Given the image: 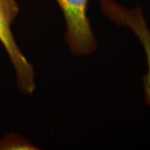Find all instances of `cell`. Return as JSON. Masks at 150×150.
I'll use <instances>...</instances> for the list:
<instances>
[{
	"label": "cell",
	"mask_w": 150,
	"mask_h": 150,
	"mask_svg": "<svg viewBox=\"0 0 150 150\" xmlns=\"http://www.w3.org/2000/svg\"><path fill=\"white\" fill-rule=\"evenodd\" d=\"M18 13L16 0H0V42L13 65L19 88L24 93L31 94L36 88L33 69L20 51L11 30Z\"/></svg>",
	"instance_id": "1"
},
{
	"label": "cell",
	"mask_w": 150,
	"mask_h": 150,
	"mask_svg": "<svg viewBox=\"0 0 150 150\" xmlns=\"http://www.w3.org/2000/svg\"><path fill=\"white\" fill-rule=\"evenodd\" d=\"M64 13L66 40L73 54L87 55L93 53L97 43L88 17V0H56Z\"/></svg>",
	"instance_id": "2"
},
{
	"label": "cell",
	"mask_w": 150,
	"mask_h": 150,
	"mask_svg": "<svg viewBox=\"0 0 150 150\" xmlns=\"http://www.w3.org/2000/svg\"><path fill=\"white\" fill-rule=\"evenodd\" d=\"M100 4L103 13L117 25L130 28L144 49L148 73L144 77V88L145 100L150 106V29L145 21L142 8L137 7L134 9H128L113 0H101Z\"/></svg>",
	"instance_id": "3"
},
{
	"label": "cell",
	"mask_w": 150,
	"mask_h": 150,
	"mask_svg": "<svg viewBox=\"0 0 150 150\" xmlns=\"http://www.w3.org/2000/svg\"><path fill=\"white\" fill-rule=\"evenodd\" d=\"M27 146L28 144L24 143V141L17 139L16 136H13V135L7 136L4 139L0 141V149H23V147L27 148Z\"/></svg>",
	"instance_id": "4"
}]
</instances>
